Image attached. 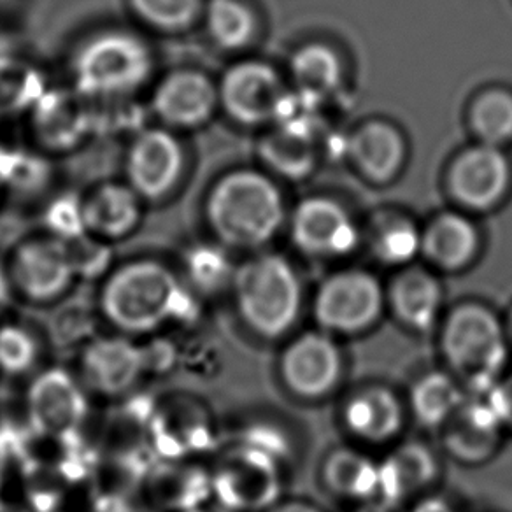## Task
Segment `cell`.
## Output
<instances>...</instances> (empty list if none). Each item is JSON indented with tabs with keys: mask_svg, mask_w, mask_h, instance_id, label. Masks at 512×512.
Listing matches in <instances>:
<instances>
[{
	"mask_svg": "<svg viewBox=\"0 0 512 512\" xmlns=\"http://www.w3.org/2000/svg\"><path fill=\"white\" fill-rule=\"evenodd\" d=\"M323 479L341 497L367 500L379 491V463L353 449H337L325 462Z\"/></svg>",
	"mask_w": 512,
	"mask_h": 512,
	"instance_id": "30",
	"label": "cell"
},
{
	"mask_svg": "<svg viewBox=\"0 0 512 512\" xmlns=\"http://www.w3.org/2000/svg\"><path fill=\"white\" fill-rule=\"evenodd\" d=\"M144 204L127 183L107 181L95 186L83 197L86 234L109 244L127 239L143 221Z\"/></svg>",
	"mask_w": 512,
	"mask_h": 512,
	"instance_id": "20",
	"label": "cell"
},
{
	"mask_svg": "<svg viewBox=\"0 0 512 512\" xmlns=\"http://www.w3.org/2000/svg\"><path fill=\"white\" fill-rule=\"evenodd\" d=\"M486 397L504 428L512 430V374L502 377L490 392L486 393Z\"/></svg>",
	"mask_w": 512,
	"mask_h": 512,
	"instance_id": "43",
	"label": "cell"
},
{
	"mask_svg": "<svg viewBox=\"0 0 512 512\" xmlns=\"http://www.w3.org/2000/svg\"><path fill=\"white\" fill-rule=\"evenodd\" d=\"M386 295L372 274L337 272L320 286L314 299V318L330 335H358L376 325Z\"/></svg>",
	"mask_w": 512,
	"mask_h": 512,
	"instance_id": "9",
	"label": "cell"
},
{
	"mask_svg": "<svg viewBox=\"0 0 512 512\" xmlns=\"http://www.w3.org/2000/svg\"><path fill=\"white\" fill-rule=\"evenodd\" d=\"M6 271L13 293L34 306L57 304L79 283L67 242L50 234L20 242Z\"/></svg>",
	"mask_w": 512,
	"mask_h": 512,
	"instance_id": "8",
	"label": "cell"
},
{
	"mask_svg": "<svg viewBox=\"0 0 512 512\" xmlns=\"http://www.w3.org/2000/svg\"><path fill=\"white\" fill-rule=\"evenodd\" d=\"M293 242L313 256H346L355 251L360 232L349 214L334 200L307 199L292 220Z\"/></svg>",
	"mask_w": 512,
	"mask_h": 512,
	"instance_id": "17",
	"label": "cell"
},
{
	"mask_svg": "<svg viewBox=\"0 0 512 512\" xmlns=\"http://www.w3.org/2000/svg\"><path fill=\"white\" fill-rule=\"evenodd\" d=\"M181 278L197 297H211L230 290L235 265L228 249L218 242H197L186 248Z\"/></svg>",
	"mask_w": 512,
	"mask_h": 512,
	"instance_id": "28",
	"label": "cell"
},
{
	"mask_svg": "<svg viewBox=\"0 0 512 512\" xmlns=\"http://www.w3.org/2000/svg\"><path fill=\"white\" fill-rule=\"evenodd\" d=\"M342 420L356 439L384 444L400 434L406 413L402 400L393 390L386 386H367L349 397Z\"/></svg>",
	"mask_w": 512,
	"mask_h": 512,
	"instance_id": "21",
	"label": "cell"
},
{
	"mask_svg": "<svg viewBox=\"0 0 512 512\" xmlns=\"http://www.w3.org/2000/svg\"><path fill=\"white\" fill-rule=\"evenodd\" d=\"M100 318L97 306L88 304H67L51 321L50 335L60 349H72L78 355L88 342L97 335Z\"/></svg>",
	"mask_w": 512,
	"mask_h": 512,
	"instance_id": "39",
	"label": "cell"
},
{
	"mask_svg": "<svg viewBox=\"0 0 512 512\" xmlns=\"http://www.w3.org/2000/svg\"><path fill=\"white\" fill-rule=\"evenodd\" d=\"M155 69L150 44L130 30L107 29L79 44L72 83L86 99L116 102L139 92Z\"/></svg>",
	"mask_w": 512,
	"mask_h": 512,
	"instance_id": "4",
	"label": "cell"
},
{
	"mask_svg": "<svg viewBox=\"0 0 512 512\" xmlns=\"http://www.w3.org/2000/svg\"><path fill=\"white\" fill-rule=\"evenodd\" d=\"M258 151L272 171L290 179L306 178L316 162L311 139L279 127L262 139Z\"/></svg>",
	"mask_w": 512,
	"mask_h": 512,
	"instance_id": "33",
	"label": "cell"
},
{
	"mask_svg": "<svg viewBox=\"0 0 512 512\" xmlns=\"http://www.w3.org/2000/svg\"><path fill=\"white\" fill-rule=\"evenodd\" d=\"M0 512H29L25 507L18 504H11V502H6V500H0Z\"/></svg>",
	"mask_w": 512,
	"mask_h": 512,
	"instance_id": "47",
	"label": "cell"
},
{
	"mask_svg": "<svg viewBox=\"0 0 512 512\" xmlns=\"http://www.w3.org/2000/svg\"><path fill=\"white\" fill-rule=\"evenodd\" d=\"M41 358L37 335L20 323H0V374L20 377L36 369Z\"/></svg>",
	"mask_w": 512,
	"mask_h": 512,
	"instance_id": "38",
	"label": "cell"
},
{
	"mask_svg": "<svg viewBox=\"0 0 512 512\" xmlns=\"http://www.w3.org/2000/svg\"><path fill=\"white\" fill-rule=\"evenodd\" d=\"M185 162V148L174 130L141 128L128 144L125 183L144 202H160L178 188Z\"/></svg>",
	"mask_w": 512,
	"mask_h": 512,
	"instance_id": "12",
	"label": "cell"
},
{
	"mask_svg": "<svg viewBox=\"0 0 512 512\" xmlns=\"http://www.w3.org/2000/svg\"><path fill=\"white\" fill-rule=\"evenodd\" d=\"M213 498L206 462L155 460L144 476L141 504L146 512L204 509Z\"/></svg>",
	"mask_w": 512,
	"mask_h": 512,
	"instance_id": "16",
	"label": "cell"
},
{
	"mask_svg": "<svg viewBox=\"0 0 512 512\" xmlns=\"http://www.w3.org/2000/svg\"><path fill=\"white\" fill-rule=\"evenodd\" d=\"M25 416L37 432L81 434L90 418V393L72 370H41L25 393Z\"/></svg>",
	"mask_w": 512,
	"mask_h": 512,
	"instance_id": "11",
	"label": "cell"
},
{
	"mask_svg": "<svg viewBox=\"0 0 512 512\" xmlns=\"http://www.w3.org/2000/svg\"><path fill=\"white\" fill-rule=\"evenodd\" d=\"M444 444L458 462H486L498 448L502 421L488 397L465 400L455 416L444 425Z\"/></svg>",
	"mask_w": 512,
	"mask_h": 512,
	"instance_id": "23",
	"label": "cell"
},
{
	"mask_svg": "<svg viewBox=\"0 0 512 512\" xmlns=\"http://www.w3.org/2000/svg\"><path fill=\"white\" fill-rule=\"evenodd\" d=\"M202 20L209 39L223 51L244 50L256 34L255 13L242 0H206Z\"/></svg>",
	"mask_w": 512,
	"mask_h": 512,
	"instance_id": "31",
	"label": "cell"
},
{
	"mask_svg": "<svg viewBox=\"0 0 512 512\" xmlns=\"http://www.w3.org/2000/svg\"><path fill=\"white\" fill-rule=\"evenodd\" d=\"M230 293L244 327L265 341L283 337L299 321L302 285L281 255L260 253L235 265Z\"/></svg>",
	"mask_w": 512,
	"mask_h": 512,
	"instance_id": "3",
	"label": "cell"
},
{
	"mask_svg": "<svg viewBox=\"0 0 512 512\" xmlns=\"http://www.w3.org/2000/svg\"><path fill=\"white\" fill-rule=\"evenodd\" d=\"M132 15L162 34H181L202 18L206 0H127Z\"/></svg>",
	"mask_w": 512,
	"mask_h": 512,
	"instance_id": "34",
	"label": "cell"
},
{
	"mask_svg": "<svg viewBox=\"0 0 512 512\" xmlns=\"http://www.w3.org/2000/svg\"><path fill=\"white\" fill-rule=\"evenodd\" d=\"M211 502L227 512H265L281 497V462L264 449L232 441L214 453Z\"/></svg>",
	"mask_w": 512,
	"mask_h": 512,
	"instance_id": "6",
	"label": "cell"
},
{
	"mask_svg": "<svg viewBox=\"0 0 512 512\" xmlns=\"http://www.w3.org/2000/svg\"><path fill=\"white\" fill-rule=\"evenodd\" d=\"M460 381L444 372L420 377L411 392V409L425 427L442 428L465 402Z\"/></svg>",
	"mask_w": 512,
	"mask_h": 512,
	"instance_id": "29",
	"label": "cell"
},
{
	"mask_svg": "<svg viewBox=\"0 0 512 512\" xmlns=\"http://www.w3.org/2000/svg\"><path fill=\"white\" fill-rule=\"evenodd\" d=\"M413 512H453V509L444 500L432 498V500H425L420 505H416Z\"/></svg>",
	"mask_w": 512,
	"mask_h": 512,
	"instance_id": "46",
	"label": "cell"
},
{
	"mask_svg": "<svg viewBox=\"0 0 512 512\" xmlns=\"http://www.w3.org/2000/svg\"><path fill=\"white\" fill-rule=\"evenodd\" d=\"M44 225L48 234L64 242L74 241L85 235L83 197L67 193L53 200L44 213Z\"/></svg>",
	"mask_w": 512,
	"mask_h": 512,
	"instance_id": "41",
	"label": "cell"
},
{
	"mask_svg": "<svg viewBox=\"0 0 512 512\" xmlns=\"http://www.w3.org/2000/svg\"><path fill=\"white\" fill-rule=\"evenodd\" d=\"M37 139L53 151H67L78 146L93 128L90 99L78 90L44 92L32 107Z\"/></svg>",
	"mask_w": 512,
	"mask_h": 512,
	"instance_id": "19",
	"label": "cell"
},
{
	"mask_svg": "<svg viewBox=\"0 0 512 512\" xmlns=\"http://www.w3.org/2000/svg\"><path fill=\"white\" fill-rule=\"evenodd\" d=\"M472 128L481 144L495 146L512 139V95L505 90L483 93L472 107Z\"/></svg>",
	"mask_w": 512,
	"mask_h": 512,
	"instance_id": "36",
	"label": "cell"
},
{
	"mask_svg": "<svg viewBox=\"0 0 512 512\" xmlns=\"http://www.w3.org/2000/svg\"><path fill=\"white\" fill-rule=\"evenodd\" d=\"M386 300L402 325L416 332H428L441 314V281L432 272L411 267L393 279Z\"/></svg>",
	"mask_w": 512,
	"mask_h": 512,
	"instance_id": "24",
	"label": "cell"
},
{
	"mask_svg": "<svg viewBox=\"0 0 512 512\" xmlns=\"http://www.w3.org/2000/svg\"><path fill=\"white\" fill-rule=\"evenodd\" d=\"M509 330H511V337H512V313H511V320H509Z\"/></svg>",
	"mask_w": 512,
	"mask_h": 512,
	"instance_id": "49",
	"label": "cell"
},
{
	"mask_svg": "<svg viewBox=\"0 0 512 512\" xmlns=\"http://www.w3.org/2000/svg\"><path fill=\"white\" fill-rule=\"evenodd\" d=\"M144 367L146 377H165L179 367V344L169 335L143 337Z\"/></svg>",
	"mask_w": 512,
	"mask_h": 512,
	"instance_id": "42",
	"label": "cell"
},
{
	"mask_svg": "<svg viewBox=\"0 0 512 512\" xmlns=\"http://www.w3.org/2000/svg\"><path fill=\"white\" fill-rule=\"evenodd\" d=\"M60 512H65V511H60Z\"/></svg>",
	"mask_w": 512,
	"mask_h": 512,
	"instance_id": "50",
	"label": "cell"
},
{
	"mask_svg": "<svg viewBox=\"0 0 512 512\" xmlns=\"http://www.w3.org/2000/svg\"><path fill=\"white\" fill-rule=\"evenodd\" d=\"M292 74L299 92L316 99L334 93L342 81V67L334 51L323 44H309L292 58Z\"/></svg>",
	"mask_w": 512,
	"mask_h": 512,
	"instance_id": "32",
	"label": "cell"
},
{
	"mask_svg": "<svg viewBox=\"0 0 512 512\" xmlns=\"http://www.w3.org/2000/svg\"><path fill=\"white\" fill-rule=\"evenodd\" d=\"M479 249V234L465 216L441 214L421 234V253L442 271H462Z\"/></svg>",
	"mask_w": 512,
	"mask_h": 512,
	"instance_id": "26",
	"label": "cell"
},
{
	"mask_svg": "<svg viewBox=\"0 0 512 512\" xmlns=\"http://www.w3.org/2000/svg\"><path fill=\"white\" fill-rule=\"evenodd\" d=\"M71 251L72 264L76 269L78 281H90V279L104 278L111 271L113 249L109 242L95 239L92 235H81L74 241L67 242Z\"/></svg>",
	"mask_w": 512,
	"mask_h": 512,
	"instance_id": "40",
	"label": "cell"
},
{
	"mask_svg": "<svg viewBox=\"0 0 512 512\" xmlns=\"http://www.w3.org/2000/svg\"><path fill=\"white\" fill-rule=\"evenodd\" d=\"M188 512H209V511H207L206 507H204V509H195V511H188Z\"/></svg>",
	"mask_w": 512,
	"mask_h": 512,
	"instance_id": "48",
	"label": "cell"
},
{
	"mask_svg": "<svg viewBox=\"0 0 512 512\" xmlns=\"http://www.w3.org/2000/svg\"><path fill=\"white\" fill-rule=\"evenodd\" d=\"M150 107L162 127L169 130L204 127L220 109L218 83L199 69H174L153 88Z\"/></svg>",
	"mask_w": 512,
	"mask_h": 512,
	"instance_id": "14",
	"label": "cell"
},
{
	"mask_svg": "<svg viewBox=\"0 0 512 512\" xmlns=\"http://www.w3.org/2000/svg\"><path fill=\"white\" fill-rule=\"evenodd\" d=\"M95 306L116 334L134 339L193 328L202 314V299L181 274L153 258L113 267L102 278Z\"/></svg>",
	"mask_w": 512,
	"mask_h": 512,
	"instance_id": "1",
	"label": "cell"
},
{
	"mask_svg": "<svg viewBox=\"0 0 512 512\" xmlns=\"http://www.w3.org/2000/svg\"><path fill=\"white\" fill-rule=\"evenodd\" d=\"M79 381L86 392L120 400L146 379L141 341L121 334L97 335L78 353Z\"/></svg>",
	"mask_w": 512,
	"mask_h": 512,
	"instance_id": "10",
	"label": "cell"
},
{
	"mask_svg": "<svg viewBox=\"0 0 512 512\" xmlns=\"http://www.w3.org/2000/svg\"><path fill=\"white\" fill-rule=\"evenodd\" d=\"M285 93L276 69L260 60L230 65L218 81L221 111L248 127L274 121Z\"/></svg>",
	"mask_w": 512,
	"mask_h": 512,
	"instance_id": "13",
	"label": "cell"
},
{
	"mask_svg": "<svg viewBox=\"0 0 512 512\" xmlns=\"http://www.w3.org/2000/svg\"><path fill=\"white\" fill-rule=\"evenodd\" d=\"M342 353L327 332H307L286 346L279 360V376L300 399L318 400L341 383Z\"/></svg>",
	"mask_w": 512,
	"mask_h": 512,
	"instance_id": "15",
	"label": "cell"
},
{
	"mask_svg": "<svg viewBox=\"0 0 512 512\" xmlns=\"http://www.w3.org/2000/svg\"><path fill=\"white\" fill-rule=\"evenodd\" d=\"M13 288L9 281L8 271L4 265H0V314L4 313L9 306V300L13 297Z\"/></svg>",
	"mask_w": 512,
	"mask_h": 512,
	"instance_id": "45",
	"label": "cell"
},
{
	"mask_svg": "<svg viewBox=\"0 0 512 512\" xmlns=\"http://www.w3.org/2000/svg\"><path fill=\"white\" fill-rule=\"evenodd\" d=\"M46 92L34 65L18 58H0V114L32 109Z\"/></svg>",
	"mask_w": 512,
	"mask_h": 512,
	"instance_id": "35",
	"label": "cell"
},
{
	"mask_svg": "<svg viewBox=\"0 0 512 512\" xmlns=\"http://www.w3.org/2000/svg\"><path fill=\"white\" fill-rule=\"evenodd\" d=\"M204 216L214 241L251 251L269 244L285 220L278 186L251 169L223 174L207 192Z\"/></svg>",
	"mask_w": 512,
	"mask_h": 512,
	"instance_id": "2",
	"label": "cell"
},
{
	"mask_svg": "<svg viewBox=\"0 0 512 512\" xmlns=\"http://www.w3.org/2000/svg\"><path fill=\"white\" fill-rule=\"evenodd\" d=\"M441 351L456 379L470 390L488 393L502 379L507 362V337L490 307L467 302L444 320Z\"/></svg>",
	"mask_w": 512,
	"mask_h": 512,
	"instance_id": "5",
	"label": "cell"
},
{
	"mask_svg": "<svg viewBox=\"0 0 512 512\" xmlns=\"http://www.w3.org/2000/svg\"><path fill=\"white\" fill-rule=\"evenodd\" d=\"M511 179L504 153L488 144L462 153L449 174V186L455 199L474 211H486L502 200Z\"/></svg>",
	"mask_w": 512,
	"mask_h": 512,
	"instance_id": "18",
	"label": "cell"
},
{
	"mask_svg": "<svg viewBox=\"0 0 512 512\" xmlns=\"http://www.w3.org/2000/svg\"><path fill=\"white\" fill-rule=\"evenodd\" d=\"M155 397L148 393H130L102 421L99 435L92 442L97 455H141L150 453L148 435L155 407ZM155 458V456H153Z\"/></svg>",
	"mask_w": 512,
	"mask_h": 512,
	"instance_id": "22",
	"label": "cell"
},
{
	"mask_svg": "<svg viewBox=\"0 0 512 512\" xmlns=\"http://www.w3.org/2000/svg\"><path fill=\"white\" fill-rule=\"evenodd\" d=\"M148 444L155 460L204 462L221 448L220 423L206 400L169 393L155 400Z\"/></svg>",
	"mask_w": 512,
	"mask_h": 512,
	"instance_id": "7",
	"label": "cell"
},
{
	"mask_svg": "<svg viewBox=\"0 0 512 512\" xmlns=\"http://www.w3.org/2000/svg\"><path fill=\"white\" fill-rule=\"evenodd\" d=\"M265 512H323L320 507L304 502V500H288L283 502L279 500L276 504L272 505L271 509Z\"/></svg>",
	"mask_w": 512,
	"mask_h": 512,
	"instance_id": "44",
	"label": "cell"
},
{
	"mask_svg": "<svg viewBox=\"0 0 512 512\" xmlns=\"http://www.w3.org/2000/svg\"><path fill=\"white\" fill-rule=\"evenodd\" d=\"M372 253L386 265H406L421 253V232L406 218H390L372 234Z\"/></svg>",
	"mask_w": 512,
	"mask_h": 512,
	"instance_id": "37",
	"label": "cell"
},
{
	"mask_svg": "<svg viewBox=\"0 0 512 512\" xmlns=\"http://www.w3.org/2000/svg\"><path fill=\"white\" fill-rule=\"evenodd\" d=\"M437 477V462L423 444H404L379 463L377 495L400 502L425 490Z\"/></svg>",
	"mask_w": 512,
	"mask_h": 512,
	"instance_id": "27",
	"label": "cell"
},
{
	"mask_svg": "<svg viewBox=\"0 0 512 512\" xmlns=\"http://www.w3.org/2000/svg\"><path fill=\"white\" fill-rule=\"evenodd\" d=\"M348 155L365 178L388 183L404 164L406 144L392 125L370 121L349 137Z\"/></svg>",
	"mask_w": 512,
	"mask_h": 512,
	"instance_id": "25",
	"label": "cell"
}]
</instances>
